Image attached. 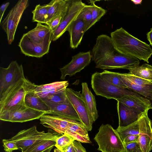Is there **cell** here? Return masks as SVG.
<instances>
[{"label":"cell","mask_w":152,"mask_h":152,"mask_svg":"<svg viewBox=\"0 0 152 152\" xmlns=\"http://www.w3.org/2000/svg\"><path fill=\"white\" fill-rule=\"evenodd\" d=\"M91 59L96 67L103 70L128 69L140 65L139 60L122 53L110 37L102 34L97 37L91 52Z\"/></svg>","instance_id":"cell-1"},{"label":"cell","mask_w":152,"mask_h":152,"mask_svg":"<svg viewBox=\"0 0 152 152\" xmlns=\"http://www.w3.org/2000/svg\"><path fill=\"white\" fill-rule=\"evenodd\" d=\"M110 36L122 53L149 63L148 60L152 55V49L149 45L134 37L122 27L111 32Z\"/></svg>","instance_id":"cell-2"},{"label":"cell","mask_w":152,"mask_h":152,"mask_svg":"<svg viewBox=\"0 0 152 152\" xmlns=\"http://www.w3.org/2000/svg\"><path fill=\"white\" fill-rule=\"evenodd\" d=\"M37 86L26 78L11 87L0 97V113L25 105L24 99L26 94L34 89Z\"/></svg>","instance_id":"cell-3"},{"label":"cell","mask_w":152,"mask_h":152,"mask_svg":"<svg viewBox=\"0 0 152 152\" xmlns=\"http://www.w3.org/2000/svg\"><path fill=\"white\" fill-rule=\"evenodd\" d=\"M102 152H125L123 141L116 131L108 124H102L94 138Z\"/></svg>","instance_id":"cell-4"},{"label":"cell","mask_w":152,"mask_h":152,"mask_svg":"<svg viewBox=\"0 0 152 152\" xmlns=\"http://www.w3.org/2000/svg\"><path fill=\"white\" fill-rule=\"evenodd\" d=\"M91 85L96 94L107 99H119L128 95L137 94L128 89L118 88L104 79L100 73L96 72L91 76Z\"/></svg>","instance_id":"cell-5"},{"label":"cell","mask_w":152,"mask_h":152,"mask_svg":"<svg viewBox=\"0 0 152 152\" xmlns=\"http://www.w3.org/2000/svg\"><path fill=\"white\" fill-rule=\"evenodd\" d=\"M59 134L39 131L36 126H34L20 131L9 140L15 142L18 149H21L40 142L56 139Z\"/></svg>","instance_id":"cell-6"},{"label":"cell","mask_w":152,"mask_h":152,"mask_svg":"<svg viewBox=\"0 0 152 152\" xmlns=\"http://www.w3.org/2000/svg\"><path fill=\"white\" fill-rule=\"evenodd\" d=\"M28 4V0L18 1L0 23L1 27L6 34L9 45H11L14 39L17 26Z\"/></svg>","instance_id":"cell-7"},{"label":"cell","mask_w":152,"mask_h":152,"mask_svg":"<svg viewBox=\"0 0 152 152\" xmlns=\"http://www.w3.org/2000/svg\"><path fill=\"white\" fill-rule=\"evenodd\" d=\"M26 78L22 64L11 61L6 68L0 67V97L10 88Z\"/></svg>","instance_id":"cell-8"},{"label":"cell","mask_w":152,"mask_h":152,"mask_svg":"<svg viewBox=\"0 0 152 152\" xmlns=\"http://www.w3.org/2000/svg\"><path fill=\"white\" fill-rule=\"evenodd\" d=\"M65 90L69 102L79 117L80 122L85 126L88 131H91L94 121L80 91H75L70 88H66Z\"/></svg>","instance_id":"cell-9"},{"label":"cell","mask_w":152,"mask_h":152,"mask_svg":"<svg viewBox=\"0 0 152 152\" xmlns=\"http://www.w3.org/2000/svg\"><path fill=\"white\" fill-rule=\"evenodd\" d=\"M68 5L66 13L58 27L52 34V41L59 38L72 22L76 19L86 4L81 0H67Z\"/></svg>","instance_id":"cell-10"},{"label":"cell","mask_w":152,"mask_h":152,"mask_svg":"<svg viewBox=\"0 0 152 152\" xmlns=\"http://www.w3.org/2000/svg\"><path fill=\"white\" fill-rule=\"evenodd\" d=\"M45 112L27 107L26 105L11 111L0 113V120L12 122L23 123L40 119Z\"/></svg>","instance_id":"cell-11"},{"label":"cell","mask_w":152,"mask_h":152,"mask_svg":"<svg viewBox=\"0 0 152 152\" xmlns=\"http://www.w3.org/2000/svg\"><path fill=\"white\" fill-rule=\"evenodd\" d=\"M91 60V51L80 52L72 57L71 61L59 69L61 80H64L67 75L71 77L80 72L90 64Z\"/></svg>","instance_id":"cell-12"},{"label":"cell","mask_w":152,"mask_h":152,"mask_svg":"<svg viewBox=\"0 0 152 152\" xmlns=\"http://www.w3.org/2000/svg\"><path fill=\"white\" fill-rule=\"evenodd\" d=\"M147 110L139 118L140 132L137 142L143 152L152 150V121L148 116Z\"/></svg>","instance_id":"cell-13"},{"label":"cell","mask_w":152,"mask_h":152,"mask_svg":"<svg viewBox=\"0 0 152 152\" xmlns=\"http://www.w3.org/2000/svg\"><path fill=\"white\" fill-rule=\"evenodd\" d=\"M51 42L38 44L33 42L25 34L20 39L18 46L22 53L25 56L41 58L49 52Z\"/></svg>","instance_id":"cell-14"},{"label":"cell","mask_w":152,"mask_h":152,"mask_svg":"<svg viewBox=\"0 0 152 152\" xmlns=\"http://www.w3.org/2000/svg\"><path fill=\"white\" fill-rule=\"evenodd\" d=\"M117 107L118 127H125L133 123L138 120L142 113L136 108L128 107L118 101Z\"/></svg>","instance_id":"cell-15"},{"label":"cell","mask_w":152,"mask_h":152,"mask_svg":"<svg viewBox=\"0 0 152 152\" xmlns=\"http://www.w3.org/2000/svg\"><path fill=\"white\" fill-rule=\"evenodd\" d=\"M39 120L40 123L44 126L62 134L65 133L70 124L74 121L48 114L42 115Z\"/></svg>","instance_id":"cell-16"},{"label":"cell","mask_w":152,"mask_h":152,"mask_svg":"<svg viewBox=\"0 0 152 152\" xmlns=\"http://www.w3.org/2000/svg\"><path fill=\"white\" fill-rule=\"evenodd\" d=\"M45 102L50 108V110L46 113V114L55 115L80 122V119L77 113L70 102L68 103H55Z\"/></svg>","instance_id":"cell-17"},{"label":"cell","mask_w":152,"mask_h":152,"mask_svg":"<svg viewBox=\"0 0 152 152\" xmlns=\"http://www.w3.org/2000/svg\"><path fill=\"white\" fill-rule=\"evenodd\" d=\"M86 28L83 20L78 17L69 25L67 31L70 36V46L71 48L75 49L80 44Z\"/></svg>","instance_id":"cell-18"},{"label":"cell","mask_w":152,"mask_h":152,"mask_svg":"<svg viewBox=\"0 0 152 152\" xmlns=\"http://www.w3.org/2000/svg\"><path fill=\"white\" fill-rule=\"evenodd\" d=\"M115 100L128 107L136 108L142 113L152 109L151 102L138 94L127 95Z\"/></svg>","instance_id":"cell-19"},{"label":"cell","mask_w":152,"mask_h":152,"mask_svg":"<svg viewBox=\"0 0 152 152\" xmlns=\"http://www.w3.org/2000/svg\"><path fill=\"white\" fill-rule=\"evenodd\" d=\"M31 41L38 44L51 42L52 33L48 25L37 23L36 27L25 33Z\"/></svg>","instance_id":"cell-20"},{"label":"cell","mask_w":152,"mask_h":152,"mask_svg":"<svg viewBox=\"0 0 152 152\" xmlns=\"http://www.w3.org/2000/svg\"><path fill=\"white\" fill-rule=\"evenodd\" d=\"M69 84L67 81H62L37 85L34 89V91L37 95L42 99L48 95L58 93L65 90Z\"/></svg>","instance_id":"cell-21"},{"label":"cell","mask_w":152,"mask_h":152,"mask_svg":"<svg viewBox=\"0 0 152 152\" xmlns=\"http://www.w3.org/2000/svg\"><path fill=\"white\" fill-rule=\"evenodd\" d=\"M34 89L26 94L24 99L25 104L28 107L45 112L46 113L50 110V108L46 102L35 93Z\"/></svg>","instance_id":"cell-22"},{"label":"cell","mask_w":152,"mask_h":152,"mask_svg":"<svg viewBox=\"0 0 152 152\" xmlns=\"http://www.w3.org/2000/svg\"><path fill=\"white\" fill-rule=\"evenodd\" d=\"M81 85L82 88V96L94 122L99 117L95 97L88 88L87 83H82Z\"/></svg>","instance_id":"cell-23"},{"label":"cell","mask_w":152,"mask_h":152,"mask_svg":"<svg viewBox=\"0 0 152 152\" xmlns=\"http://www.w3.org/2000/svg\"><path fill=\"white\" fill-rule=\"evenodd\" d=\"M118 74L127 89L141 95L145 98L152 102V85L148 86L138 85L130 82Z\"/></svg>","instance_id":"cell-24"},{"label":"cell","mask_w":152,"mask_h":152,"mask_svg":"<svg viewBox=\"0 0 152 152\" xmlns=\"http://www.w3.org/2000/svg\"><path fill=\"white\" fill-rule=\"evenodd\" d=\"M48 4L49 7L46 23L47 25L53 18L66 9L67 5V0H53Z\"/></svg>","instance_id":"cell-25"},{"label":"cell","mask_w":152,"mask_h":152,"mask_svg":"<svg viewBox=\"0 0 152 152\" xmlns=\"http://www.w3.org/2000/svg\"><path fill=\"white\" fill-rule=\"evenodd\" d=\"M128 73L152 81V66L145 64L130 68Z\"/></svg>","instance_id":"cell-26"},{"label":"cell","mask_w":152,"mask_h":152,"mask_svg":"<svg viewBox=\"0 0 152 152\" xmlns=\"http://www.w3.org/2000/svg\"><path fill=\"white\" fill-rule=\"evenodd\" d=\"M116 130L123 141L126 137L129 136L139 135V119L136 121L127 126L120 128L118 127Z\"/></svg>","instance_id":"cell-27"},{"label":"cell","mask_w":152,"mask_h":152,"mask_svg":"<svg viewBox=\"0 0 152 152\" xmlns=\"http://www.w3.org/2000/svg\"><path fill=\"white\" fill-rule=\"evenodd\" d=\"M49 7V4L43 5H37L32 12L33 15L32 21L46 24Z\"/></svg>","instance_id":"cell-28"},{"label":"cell","mask_w":152,"mask_h":152,"mask_svg":"<svg viewBox=\"0 0 152 152\" xmlns=\"http://www.w3.org/2000/svg\"><path fill=\"white\" fill-rule=\"evenodd\" d=\"M56 139L37 142L21 149V152H42L50 147L55 146Z\"/></svg>","instance_id":"cell-29"},{"label":"cell","mask_w":152,"mask_h":152,"mask_svg":"<svg viewBox=\"0 0 152 152\" xmlns=\"http://www.w3.org/2000/svg\"><path fill=\"white\" fill-rule=\"evenodd\" d=\"M90 1L91 4L88 5V7L91 12L92 18L90 23L87 28L86 31L99 21L107 12V10L96 5L95 4V1L91 0Z\"/></svg>","instance_id":"cell-30"},{"label":"cell","mask_w":152,"mask_h":152,"mask_svg":"<svg viewBox=\"0 0 152 152\" xmlns=\"http://www.w3.org/2000/svg\"><path fill=\"white\" fill-rule=\"evenodd\" d=\"M100 74L104 79L111 84L122 89H127L126 86L119 78L118 72L104 70Z\"/></svg>","instance_id":"cell-31"},{"label":"cell","mask_w":152,"mask_h":152,"mask_svg":"<svg viewBox=\"0 0 152 152\" xmlns=\"http://www.w3.org/2000/svg\"><path fill=\"white\" fill-rule=\"evenodd\" d=\"M66 89L60 92L48 95L42 100L45 102L55 103H68L69 102L66 94Z\"/></svg>","instance_id":"cell-32"},{"label":"cell","mask_w":152,"mask_h":152,"mask_svg":"<svg viewBox=\"0 0 152 152\" xmlns=\"http://www.w3.org/2000/svg\"><path fill=\"white\" fill-rule=\"evenodd\" d=\"M118 74L130 82L138 85H152V81L147 80L128 73H120Z\"/></svg>","instance_id":"cell-33"},{"label":"cell","mask_w":152,"mask_h":152,"mask_svg":"<svg viewBox=\"0 0 152 152\" xmlns=\"http://www.w3.org/2000/svg\"><path fill=\"white\" fill-rule=\"evenodd\" d=\"M67 129L83 136L89 137L86 128L79 121H73L70 124Z\"/></svg>","instance_id":"cell-34"},{"label":"cell","mask_w":152,"mask_h":152,"mask_svg":"<svg viewBox=\"0 0 152 152\" xmlns=\"http://www.w3.org/2000/svg\"><path fill=\"white\" fill-rule=\"evenodd\" d=\"M75 140V139L72 137L64 133L62 136H59L57 138L55 146L61 151L64 148L72 143Z\"/></svg>","instance_id":"cell-35"},{"label":"cell","mask_w":152,"mask_h":152,"mask_svg":"<svg viewBox=\"0 0 152 152\" xmlns=\"http://www.w3.org/2000/svg\"><path fill=\"white\" fill-rule=\"evenodd\" d=\"M67 7V5L63 12L53 18L47 25L51 30V34L54 32L60 25L66 13Z\"/></svg>","instance_id":"cell-36"},{"label":"cell","mask_w":152,"mask_h":152,"mask_svg":"<svg viewBox=\"0 0 152 152\" xmlns=\"http://www.w3.org/2000/svg\"><path fill=\"white\" fill-rule=\"evenodd\" d=\"M77 17L81 18L85 23L86 26V31L87 28L90 23L92 18L91 12L88 8V5H86Z\"/></svg>","instance_id":"cell-37"},{"label":"cell","mask_w":152,"mask_h":152,"mask_svg":"<svg viewBox=\"0 0 152 152\" xmlns=\"http://www.w3.org/2000/svg\"><path fill=\"white\" fill-rule=\"evenodd\" d=\"M3 146L6 152H12L13 151L18 149L16 143L9 139H3L2 140Z\"/></svg>","instance_id":"cell-38"},{"label":"cell","mask_w":152,"mask_h":152,"mask_svg":"<svg viewBox=\"0 0 152 152\" xmlns=\"http://www.w3.org/2000/svg\"><path fill=\"white\" fill-rule=\"evenodd\" d=\"M65 133H66L75 139V140L82 143H91L89 137L83 136L67 129L66 130Z\"/></svg>","instance_id":"cell-39"},{"label":"cell","mask_w":152,"mask_h":152,"mask_svg":"<svg viewBox=\"0 0 152 152\" xmlns=\"http://www.w3.org/2000/svg\"><path fill=\"white\" fill-rule=\"evenodd\" d=\"M125 152H132L135 150L140 148L137 142L124 143Z\"/></svg>","instance_id":"cell-40"},{"label":"cell","mask_w":152,"mask_h":152,"mask_svg":"<svg viewBox=\"0 0 152 152\" xmlns=\"http://www.w3.org/2000/svg\"><path fill=\"white\" fill-rule=\"evenodd\" d=\"M73 144L76 152H87L80 142L75 140Z\"/></svg>","instance_id":"cell-41"},{"label":"cell","mask_w":152,"mask_h":152,"mask_svg":"<svg viewBox=\"0 0 152 152\" xmlns=\"http://www.w3.org/2000/svg\"><path fill=\"white\" fill-rule=\"evenodd\" d=\"M139 135H131L126 137L123 141L124 143L137 142Z\"/></svg>","instance_id":"cell-42"},{"label":"cell","mask_w":152,"mask_h":152,"mask_svg":"<svg viewBox=\"0 0 152 152\" xmlns=\"http://www.w3.org/2000/svg\"><path fill=\"white\" fill-rule=\"evenodd\" d=\"M10 4L9 2L2 4L0 7V23L1 21L2 18L6 9Z\"/></svg>","instance_id":"cell-43"},{"label":"cell","mask_w":152,"mask_h":152,"mask_svg":"<svg viewBox=\"0 0 152 152\" xmlns=\"http://www.w3.org/2000/svg\"><path fill=\"white\" fill-rule=\"evenodd\" d=\"M61 151L62 152H76L75 149L73 142L64 148Z\"/></svg>","instance_id":"cell-44"},{"label":"cell","mask_w":152,"mask_h":152,"mask_svg":"<svg viewBox=\"0 0 152 152\" xmlns=\"http://www.w3.org/2000/svg\"><path fill=\"white\" fill-rule=\"evenodd\" d=\"M147 38L150 42V45L152 46V27L151 28L150 31L146 34Z\"/></svg>","instance_id":"cell-45"},{"label":"cell","mask_w":152,"mask_h":152,"mask_svg":"<svg viewBox=\"0 0 152 152\" xmlns=\"http://www.w3.org/2000/svg\"><path fill=\"white\" fill-rule=\"evenodd\" d=\"M131 1L136 5L140 4L142 1V0H131Z\"/></svg>","instance_id":"cell-46"},{"label":"cell","mask_w":152,"mask_h":152,"mask_svg":"<svg viewBox=\"0 0 152 152\" xmlns=\"http://www.w3.org/2000/svg\"><path fill=\"white\" fill-rule=\"evenodd\" d=\"M54 146H52L46 149L45 150L42 152H50L52 149L53 148Z\"/></svg>","instance_id":"cell-47"},{"label":"cell","mask_w":152,"mask_h":152,"mask_svg":"<svg viewBox=\"0 0 152 152\" xmlns=\"http://www.w3.org/2000/svg\"><path fill=\"white\" fill-rule=\"evenodd\" d=\"M132 152H143L140 148H139L138 149L135 150Z\"/></svg>","instance_id":"cell-48"},{"label":"cell","mask_w":152,"mask_h":152,"mask_svg":"<svg viewBox=\"0 0 152 152\" xmlns=\"http://www.w3.org/2000/svg\"><path fill=\"white\" fill-rule=\"evenodd\" d=\"M54 152H62L61 151L56 148L54 150Z\"/></svg>","instance_id":"cell-49"}]
</instances>
